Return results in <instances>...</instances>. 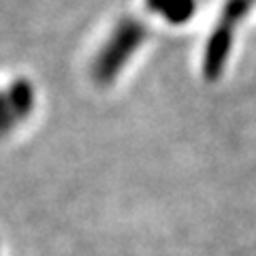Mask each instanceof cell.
<instances>
[{
  "label": "cell",
  "mask_w": 256,
  "mask_h": 256,
  "mask_svg": "<svg viewBox=\"0 0 256 256\" xmlns=\"http://www.w3.org/2000/svg\"><path fill=\"white\" fill-rule=\"evenodd\" d=\"M146 38V26L134 20L120 22L107 45L100 50L98 58L94 60L92 75L100 86L114 82L118 73L124 68V64L130 60V56L139 50V45Z\"/></svg>",
  "instance_id": "cell-1"
},
{
  "label": "cell",
  "mask_w": 256,
  "mask_h": 256,
  "mask_svg": "<svg viewBox=\"0 0 256 256\" xmlns=\"http://www.w3.org/2000/svg\"><path fill=\"white\" fill-rule=\"evenodd\" d=\"M252 2L254 0H226V4H224V9L220 13V22L216 24L203 56V75L210 82L222 75L230 45H233V32L237 28V24L248 15Z\"/></svg>",
  "instance_id": "cell-2"
},
{
  "label": "cell",
  "mask_w": 256,
  "mask_h": 256,
  "mask_svg": "<svg viewBox=\"0 0 256 256\" xmlns=\"http://www.w3.org/2000/svg\"><path fill=\"white\" fill-rule=\"evenodd\" d=\"M148 9L152 13L162 15L164 22L169 24H186L194 15L196 2L194 0H146Z\"/></svg>",
  "instance_id": "cell-3"
},
{
  "label": "cell",
  "mask_w": 256,
  "mask_h": 256,
  "mask_svg": "<svg viewBox=\"0 0 256 256\" xmlns=\"http://www.w3.org/2000/svg\"><path fill=\"white\" fill-rule=\"evenodd\" d=\"M6 100H9L15 120H24L34 107V90L26 79H20V82H13L11 90L6 92Z\"/></svg>",
  "instance_id": "cell-4"
},
{
  "label": "cell",
  "mask_w": 256,
  "mask_h": 256,
  "mask_svg": "<svg viewBox=\"0 0 256 256\" xmlns=\"http://www.w3.org/2000/svg\"><path fill=\"white\" fill-rule=\"evenodd\" d=\"M15 122V116L9 107V100H6V94H0V137L9 130Z\"/></svg>",
  "instance_id": "cell-5"
}]
</instances>
